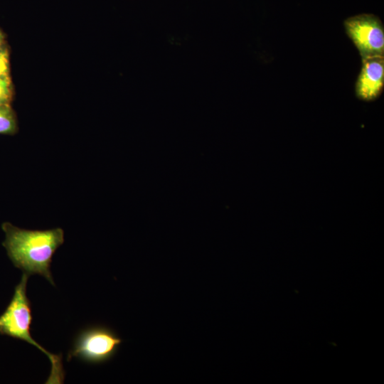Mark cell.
<instances>
[{
	"label": "cell",
	"mask_w": 384,
	"mask_h": 384,
	"mask_svg": "<svg viewBox=\"0 0 384 384\" xmlns=\"http://www.w3.org/2000/svg\"><path fill=\"white\" fill-rule=\"evenodd\" d=\"M2 230L3 245L13 264L28 276L40 274L55 285L50 267L54 253L64 242L63 230H25L8 222L2 224Z\"/></svg>",
	"instance_id": "6da1fadb"
},
{
	"label": "cell",
	"mask_w": 384,
	"mask_h": 384,
	"mask_svg": "<svg viewBox=\"0 0 384 384\" xmlns=\"http://www.w3.org/2000/svg\"><path fill=\"white\" fill-rule=\"evenodd\" d=\"M28 275L23 272L16 286L13 297L4 313L0 316V334L23 340L33 345L45 353L51 363L50 375L47 383H63L65 372L61 356L52 354L37 343L31 336V307L26 295Z\"/></svg>",
	"instance_id": "7a4b0ae2"
},
{
	"label": "cell",
	"mask_w": 384,
	"mask_h": 384,
	"mask_svg": "<svg viewBox=\"0 0 384 384\" xmlns=\"http://www.w3.org/2000/svg\"><path fill=\"white\" fill-rule=\"evenodd\" d=\"M122 340L110 329L95 326L82 331L76 337L68 361L77 358L90 363H100L112 358Z\"/></svg>",
	"instance_id": "3957f363"
},
{
	"label": "cell",
	"mask_w": 384,
	"mask_h": 384,
	"mask_svg": "<svg viewBox=\"0 0 384 384\" xmlns=\"http://www.w3.org/2000/svg\"><path fill=\"white\" fill-rule=\"evenodd\" d=\"M343 26L361 58L384 55V26L378 16L358 14L345 19Z\"/></svg>",
	"instance_id": "277c9868"
},
{
	"label": "cell",
	"mask_w": 384,
	"mask_h": 384,
	"mask_svg": "<svg viewBox=\"0 0 384 384\" xmlns=\"http://www.w3.org/2000/svg\"><path fill=\"white\" fill-rule=\"evenodd\" d=\"M362 65L355 85L356 97L364 101L377 99L384 87V55L361 58Z\"/></svg>",
	"instance_id": "5b68a950"
},
{
	"label": "cell",
	"mask_w": 384,
	"mask_h": 384,
	"mask_svg": "<svg viewBox=\"0 0 384 384\" xmlns=\"http://www.w3.org/2000/svg\"><path fill=\"white\" fill-rule=\"evenodd\" d=\"M17 130L16 114L10 104H0V134H14Z\"/></svg>",
	"instance_id": "8992f818"
},
{
	"label": "cell",
	"mask_w": 384,
	"mask_h": 384,
	"mask_svg": "<svg viewBox=\"0 0 384 384\" xmlns=\"http://www.w3.org/2000/svg\"><path fill=\"white\" fill-rule=\"evenodd\" d=\"M13 90L9 76H0V104H10Z\"/></svg>",
	"instance_id": "52a82bcc"
},
{
	"label": "cell",
	"mask_w": 384,
	"mask_h": 384,
	"mask_svg": "<svg viewBox=\"0 0 384 384\" xmlns=\"http://www.w3.org/2000/svg\"><path fill=\"white\" fill-rule=\"evenodd\" d=\"M9 50L6 45L0 48V76H9Z\"/></svg>",
	"instance_id": "ba28073f"
},
{
	"label": "cell",
	"mask_w": 384,
	"mask_h": 384,
	"mask_svg": "<svg viewBox=\"0 0 384 384\" xmlns=\"http://www.w3.org/2000/svg\"><path fill=\"white\" fill-rule=\"evenodd\" d=\"M5 45L4 36L2 31L0 30V48Z\"/></svg>",
	"instance_id": "9c48e42d"
}]
</instances>
